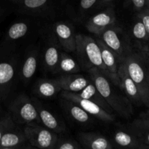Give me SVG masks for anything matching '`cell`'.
Instances as JSON below:
<instances>
[{
  "label": "cell",
  "instance_id": "29",
  "mask_svg": "<svg viewBox=\"0 0 149 149\" xmlns=\"http://www.w3.org/2000/svg\"><path fill=\"white\" fill-rule=\"evenodd\" d=\"M136 16L139 17L142 23H143L149 37V7H146L141 11L138 12Z\"/></svg>",
  "mask_w": 149,
  "mask_h": 149
},
{
  "label": "cell",
  "instance_id": "23",
  "mask_svg": "<svg viewBox=\"0 0 149 149\" xmlns=\"http://www.w3.org/2000/svg\"><path fill=\"white\" fill-rule=\"evenodd\" d=\"M61 103L66 113L74 121L80 124H87L91 121L90 114L74 102L63 98Z\"/></svg>",
  "mask_w": 149,
  "mask_h": 149
},
{
  "label": "cell",
  "instance_id": "9",
  "mask_svg": "<svg viewBox=\"0 0 149 149\" xmlns=\"http://www.w3.org/2000/svg\"><path fill=\"white\" fill-rule=\"evenodd\" d=\"M118 74L120 80V88L123 90L125 95L130 100L131 103L137 106L144 105L143 99L141 93L135 83L128 74L123 62L119 63Z\"/></svg>",
  "mask_w": 149,
  "mask_h": 149
},
{
  "label": "cell",
  "instance_id": "5",
  "mask_svg": "<svg viewBox=\"0 0 149 149\" xmlns=\"http://www.w3.org/2000/svg\"><path fill=\"white\" fill-rule=\"evenodd\" d=\"M9 110L13 120L19 125L40 122L33 100L25 94L15 98L10 103Z\"/></svg>",
  "mask_w": 149,
  "mask_h": 149
},
{
  "label": "cell",
  "instance_id": "22",
  "mask_svg": "<svg viewBox=\"0 0 149 149\" xmlns=\"http://www.w3.org/2000/svg\"><path fill=\"white\" fill-rule=\"evenodd\" d=\"M128 129L149 148V119L142 117L135 119L130 124Z\"/></svg>",
  "mask_w": 149,
  "mask_h": 149
},
{
  "label": "cell",
  "instance_id": "15",
  "mask_svg": "<svg viewBox=\"0 0 149 149\" xmlns=\"http://www.w3.org/2000/svg\"><path fill=\"white\" fill-rule=\"evenodd\" d=\"M63 91L71 93H79L87 84L90 80L81 74H68L61 76L56 79Z\"/></svg>",
  "mask_w": 149,
  "mask_h": 149
},
{
  "label": "cell",
  "instance_id": "12",
  "mask_svg": "<svg viewBox=\"0 0 149 149\" xmlns=\"http://www.w3.org/2000/svg\"><path fill=\"white\" fill-rule=\"evenodd\" d=\"M115 22L116 14L113 7H111L90 17L86 24V28L91 33L98 35L106 28L115 24Z\"/></svg>",
  "mask_w": 149,
  "mask_h": 149
},
{
  "label": "cell",
  "instance_id": "4",
  "mask_svg": "<svg viewBox=\"0 0 149 149\" xmlns=\"http://www.w3.org/2000/svg\"><path fill=\"white\" fill-rule=\"evenodd\" d=\"M100 39L115 54L119 63L134 50L131 40L119 26H109L98 34Z\"/></svg>",
  "mask_w": 149,
  "mask_h": 149
},
{
  "label": "cell",
  "instance_id": "19",
  "mask_svg": "<svg viewBox=\"0 0 149 149\" xmlns=\"http://www.w3.org/2000/svg\"><path fill=\"white\" fill-rule=\"evenodd\" d=\"M76 93L79 96L83 97V98L87 99V100L94 102L96 104H97L100 107L103 108L107 112L113 114V112L114 111H113V109L106 103V101L104 100L103 96L100 95V93H99L98 90H97L95 84L92 82L91 80H90V83L81 91H80L79 93Z\"/></svg>",
  "mask_w": 149,
  "mask_h": 149
},
{
  "label": "cell",
  "instance_id": "27",
  "mask_svg": "<svg viewBox=\"0 0 149 149\" xmlns=\"http://www.w3.org/2000/svg\"><path fill=\"white\" fill-rule=\"evenodd\" d=\"M81 146L77 141L65 137H58L54 149H79Z\"/></svg>",
  "mask_w": 149,
  "mask_h": 149
},
{
  "label": "cell",
  "instance_id": "32",
  "mask_svg": "<svg viewBox=\"0 0 149 149\" xmlns=\"http://www.w3.org/2000/svg\"><path fill=\"white\" fill-rule=\"evenodd\" d=\"M143 54L144 60H145L146 67V71H147V77H148V81L149 84V50L146 51H142Z\"/></svg>",
  "mask_w": 149,
  "mask_h": 149
},
{
  "label": "cell",
  "instance_id": "7",
  "mask_svg": "<svg viewBox=\"0 0 149 149\" xmlns=\"http://www.w3.org/2000/svg\"><path fill=\"white\" fill-rule=\"evenodd\" d=\"M23 131L28 142L32 146L41 149H54L58 134L45 126H40L39 123L29 124Z\"/></svg>",
  "mask_w": 149,
  "mask_h": 149
},
{
  "label": "cell",
  "instance_id": "25",
  "mask_svg": "<svg viewBox=\"0 0 149 149\" xmlns=\"http://www.w3.org/2000/svg\"><path fill=\"white\" fill-rule=\"evenodd\" d=\"M80 66L78 63L66 52L60 53L59 62H58L57 71L64 74H77L79 72Z\"/></svg>",
  "mask_w": 149,
  "mask_h": 149
},
{
  "label": "cell",
  "instance_id": "6",
  "mask_svg": "<svg viewBox=\"0 0 149 149\" xmlns=\"http://www.w3.org/2000/svg\"><path fill=\"white\" fill-rule=\"evenodd\" d=\"M0 128L1 130L0 149L20 148L28 142L24 131L16 126L10 115L1 119Z\"/></svg>",
  "mask_w": 149,
  "mask_h": 149
},
{
  "label": "cell",
  "instance_id": "14",
  "mask_svg": "<svg viewBox=\"0 0 149 149\" xmlns=\"http://www.w3.org/2000/svg\"><path fill=\"white\" fill-rule=\"evenodd\" d=\"M81 147L90 149H111V141L101 134L93 132H82L77 134Z\"/></svg>",
  "mask_w": 149,
  "mask_h": 149
},
{
  "label": "cell",
  "instance_id": "28",
  "mask_svg": "<svg viewBox=\"0 0 149 149\" xmlns=\"http://www.w3.org/2000/svg\"><path fill=\"white\" fill-rule=\"evenodd\" d=\"M48 0H19L23 10L29 11H37L45 7Z\"/></svg>",
  "mask_w": 149,
  "mask_h": 149
},
{
  "label": "cell",
  "instance_id": "13",
  "mask_svg": "<svg viewBox=\"0 0 149 149\" xmlns=\"http://www.w3.org/2000/svg\"><path fill=\"white\" fill-rule=\"evenodd\" d=\"M53 30L63 48L67 52H75L76 34L73 26L65 22H57L53 25Z\"/></svg>",
  "mask_w": 149,
  "mask_h": 149
},
{
  "label": "cell",
  "instance_id": "24",
  "mask_svg": "<svg viewBox=\"0 0 149 149\" xmlns=\"http://www.w3.org/2000/svg\"><path fill=\"white\" fill-rule=\"evenodd\" d=\"M60 53L61 52L59 51V48L56 45L51 43L47 47L44 55V64L47 71L53 73L56 72Z\"/></svg>",
  "mask_w": 149,
  "mask_h": 149
},
{
  "label": "cell",
  "instance_id": "20",
  "mask_svg": "<svg viewBox=\"0 0 149 149\" xmlns=\"http://www.w3.org/2000/svg\"><path fill=\"white\" fill-rule=\"evenodd\" d=\"M61 90V86L56 79H41L36 82L33 92L42 97H52Z\"/></svg>",
  "mask_w": 149,
  "mask_h": 149
},
{
  "label": "cell",
  "instance_id": "10",
  "mask_svg": "<svg viewBox=\"0 0 149 149\" xmlns=\"http://www.w3.org/2000/svg\"><path fill=\"white\" fill-rule=\"evenodd\" d=\"M32 100L36 106L40 122H42L45 127L57 134L65 132L66 127L65 123L59 117L45 107L37 99L35 98Z\"/></svg>",
  "mask_w": 149,
  "mask_h": 149
},
{
  "label": "cell",
  "instance_id": "1",
  "mask_svg": "<svg viewBox=\"0 0 149 149\" xmlns=\"http://www.w3.org/2000/svg\"><path fill=\"white\" fill-rule=\"evenodd\" d=\"M87 71L92 82L113 111L125 119L130 117L133 109L132 103L127 97L116 91L110 80L97 68L93 67Z\"/></svg>",
  "mask_w": 149,
  "mask_h": 149
},
{
  "label": "cell",
  "instance_id": "17",
  "mask_svg": "<svg viewBox=\"0 0 149 149\" xmlns=\"http://www.w3.org/2000/svg\"><path fill=\"white\" fill-rule=\"evenodd\" d=\"M15 73V64L13 61L0 62V97L8 93Z\"/></svg>",
  "mask_w": 149,
  "mask_h": 149
},
{
  "label": "cell",
  "instance_id": "33",
  "mask_svg": "<svg viewBox=\"0 0 149 149\" xmlns=\"http://www.w3.org/2000/svg\"><path fill=\"white\" fill-rule=\"evenodd\" d=\"M112 1H113V0H99L97 4L100 7H105V6L110 4Z\"/></svg>",
  "mask_w": 149,
  "mask_h": 149
},
{
  "label": "cell",
  "instance_id": "8",
  "mask_svg": "<svg viewBox=\"0 0 149 149\" xmlns=\"http://www.w3.org/2000/svg\"><path fill=\"white\" fill-rule=\"evenodd\" d=\"M61 97L62 98L74 102V103L79 106L81 109H84L89 114L105 122H112L116 119L113 113L107 112L94 102L80 97L76 93H71V92L63 90L61 94Z\"/></svg>",
  "mask_w": 149,
  "mask_h": 149
},
{
  "label": "cell",
  "instance_id": "2",
  "mask_svg": "<svg viewBox=\"0 0 149 149\" xmlns=\"http://www.w3.org/2000/svg\"><path fill=\"white\" fill-rule=\"evenodd\" d=\"M76 53L83 68H97L108 78V71L103 63L100 49L96 40L84 34L76 35Z\"/></svg>",
  "mask_w": 149,
  "mask_h": 149
},
{
  "label": "cell",
  "instance_id": "18",
  "mask_svg": "<svg viewBox=\"0 0 149 149\" xmlns=\"http://www.w3.org/2000/svg\"><path fill=\"white\" fill-rule=\"evenodd\" d=\"M132 37L136 42V49L138 51L149 50V37L143 23L139 17L136 16L132 26Z\"/></svg>",
  "mask_w": 149,
  "mask_h": 149
},
{
  "label": "cell",
  "instance_id": "34",
  "mask_svg": "<svg viewBox=\"0 0 149 149\" xmlns=\"http://www.w3.org/2000/svg\"><path fill=\"white\" fill-rule=\"evenodd\" d=\"M147 111L146 112H144V113H143L141 115V117L142 118H145V119H149V106L148 107H147Z\"/></svg>",
  "mask_w": 149,
  "mask_h": 149
},
{
  "label": "cell",
  "instance_id": "3",
  "mask_svg": "<svg viewBox=\"0 0 149 149\" xmlns=\"http://www.w3.org/2000/svg\"><path fill=\"white\" fill-rule=\"evenodd\" d=\"M125 68L130 78L138 87L143 99L144 105L149 106V84L146 67L142 51L134 49L123 61Z\"/></svg>",
  "mask_w": 149,
  "mask_h": 149
},
{
  "label": "cell",
  "instance_id": "30",
  "mask_svg": "<svg viewBox=\"0 0 149 149\" xmlns=\"http://www.w3.org/2000/svg\"><path fill=\"white\" fill-rule=\"evenodd\" d=\"M97 0H81L79 3V10L81 13L87 11L93 7Z\"/></svg>",
  "mask_w": 149,
  "mask_h": 149
},
{
  "label": "cell",
  "instance_id": "31",
  "mask_svg": "<svg viewBox=\"0 0 149 149\" xmlns=\"http://www.w3.org/2000/svg\"><path fill=\"white\" fill-rule=\"evenodd\" d=\"M134 10L136 12H140L146 8V0H130Z\"/></svg>",
  "mask_w": 149,
  "mask_h": 149
},
{
  "label": "cell",
  "instance_id": "36",
  "mask_svg": "<svg viewBox=\"0 0 149 149\" xmlns=\"http://www.w3.org/2000/svg\"><path fill=\"white\" fill-rule=\"evenodd\" d=\"M1 128H0V140H1Z\"/></svg>",
  "mask_w": 149,
  "mask_h": 149
},
{
  "label": "cell",
  "instance_id": "16",
  "mask_svg": "<svg viewBox=\"0 0 149 149\" xmlns=\"http://www.w3.org/2000/svg\"><path fill=\"white\" fill-rule=\"evenodd\" d=\"M113 141L119 146L127 148H148L129 129H118L113 132Z\"/></svg>",
  "mask_w": 149,
  "mask_h": 149
},
{
  "label": "cell",
  "instance_id": "21",
  "mask_svg": "<svg viewBox=\"0 0 149 149\" xmlns=\"http://www.w3.org/2000/svg\"><path fill=\"white\" fill-rule=\"evenodd\" d=\"M39 52L36 49H33L28 53L21 68V78L24 83L29 82L33 77L37 68Z\"/></svg>",
  "mask_w": 149,
  "mask_h": 149
},
{
  "label": "cell",
  "instance_id": "11",
  "mask_svg": "<svg viewBox=\"0 0 149 149\" xmlns=\"http://www.w3.org/2000/svg\"><path fill=\"white\" fill-rule=\"evenodd\" d=\"M96 42L100 49L102 59L108 71V79L113 85L120 87V80L118 74V66L119 62L117 58L100 39H97Z\"/></svg>",
  "mask_w": 149,
  "mask_h": 149
},
{
  "label": "cell",
  "instance_id": "26",
  "mask_svg": "<svg viewBox=\"0 0 149 149\" xmlns=\"http://www.w3.org/2000/svg\"><path fill=\"white\" fill-rule=\"evenodd\" d=\"M29 26L25 22H17L12 25L7 31V36L9 40H17L23 37L29 31Z\"/></svg>",
  "mask_w": 149,
  "mask_h": 149
},
{
  "label": "cell",
  "instance_id": "35",
  "mask_svg": "<svg viewBox=\"0 0 149 149\" xmlns=\"http://www.w3.org/2000/svg\"><path fill=\"white\" fill-rule=\"evenodd\" d=\"M146 6L147 7H149V0H146Z\"/></svg>",
  "mask_w": 149,
  "mask_h": 149
}]
</instances>
